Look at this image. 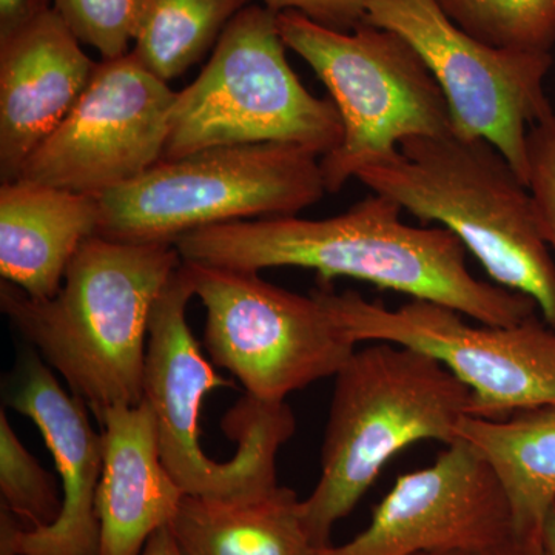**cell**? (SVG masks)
<instances>
[{"mask_svg":"<svg viewBox=\"0 0 555 555\" xmlns=\"http://www.w3.org/2000/svg\"><path fill=\"white\" fill-rule=\"evenodd\" d=\"M401 211L396 201L374 193L338 217L247 219L195 230L173 244L185 262L258 273L309 269L323 284L356 278L488 326H514L537 315L534 299L477 280L451 230L404 224Z\"/></svg>","mask_w":555,"mask_h":555,"instance_id":"cell-1","label":"cell"},{"mask_svg":"<svg viewBox=\"0 0 555 555\" xmlns=\"http://www.w3.org/2000/svg\"><path fill=\"white\" fill-rule=\"evenodd\" d=\"M181 262L175 244L94 235L54 297L33 298L3 280L0 309L100 418L144 401L150 318Z\"/></svg>","mask_w":555,"mask_h":555,"instance_id":"cell-2","label":"cell"},{"mask_svg":"<svg viewBox=\"0 0 555 555\" xmlns=\"http://www.w3.org/2000/svg\"><path fill=\"white\" fill-rule=\"evenodd\" d=\"M357 179L423 224L451 230L496 286L534 299L555 327V262L534 199L491 142L455 131L408 138L393 158Z\"/></svg>","mask_w":555,"mask_h":555,"instance_id":"cell-3","label":"cell"},{"mask_svg":"<svg viewBox=\"0 0 555 555\" xmlns=\"http://www.w3.org/2000/svg\"><path fill=\"white\" fill-rule=\"evenodd\" d=\"M467 415L469 387L436 358L385 341L356 350L335 375L320 481L301 502L317 550L331 545L335 524L356 509L390 459L423 440L455 443Z\"/></svg>","mask_w":555,"mask_h":555,"instance_id":"cell-4","label":"cell"},{"mask_svg":"<svg viewBox=\"0 0 555 555\" xmlns=\"http://www.w3.org/2000/svg\"><path fill=\"white\" fill-rule=\"evenodd\" d=\"M195 297L184 264L159 295L150 318L144 401L155 416L164 465L188 495L240 500L278 488L276 455L295 433V416L284 401L241 398L224 418L225 433L238 441L229 462H217L199 443L204 398L233 387L204 357L190 331L188 306Z\"/></svg>","mask_w":555,"mask_h":555,"instance_id":"cell-5","label":"cell"},{"mask_svg":"<svg viewBox=\"0 0 555 555\" xmlns=\"http://www.w3.org/2000/svg\"><path fill=\"white\" fill-rule=\"evenodd\" d=\"M278 30L326 86L341 116V144L321 159L327 193L393 158L404 139L454 131L443 90L396 31L369 24L332 30L298 11L278 14Z\"/></svg>","mask_w":555,"mask_h":555,"instance_id":"cell-6","label":"cell"},{"mask_svg":"<svg viewBox=\"0 0 555 555\" xmlns=\"http://www.w3.org/2000/svg\"><path fill=\"white\" fill-rule=\"evenodd\" d=\"M278 13L248 5L225 27L206 67L177 91L164 159L222 145L294 144L327 155L341 144L332 100L313 96L295 75Z\"/></svg>","mask_w":555,"mask_h":555,"instance_id":"cell-7","label":"cell"},{"mask_svg":"<svg viewBox=\"0 0 555 555\" xmlns=\"http://www.w3.org/2000/svg\"><path fill=\"white\" fill-rule=\"evenodd\" d=\"M327 190L321 160L294 144L222 145L163 159L100 196V232L126 243H166L195 230L297 217Z\"/></svg>","mask_w":555,"mask_h":555,"instance_id":"cell-8","label":"cell"},{"mask_svg":"<svg viewBox=\"0 0 555 555\" xmlns=\"http://www.w3.org/2000/svg\"><path fill=\"white\" fill-rule=\"evenodd\" d=\"M206 308L204 347L248 396L278 403L318 379L337 375L356 352L328 305L326 288L294 294L258 272L182 261Z\"/></svg>","mask_w":555,"mask_h":555,"instance_id":"cell-9","label":"cell"},{"mask_svg":"<svg viewBox=\"0 0 555 555\" xmlns=\"http://www.w3.org/2000/svg\"><path fill=\"white\" fill-rule=\"evenodd\" d=\"M328 305L350 338L393 343L436 358L470 389V416L503 420L555 403V327L537 315L514 326H474L462 313L412 299L398 309L353 291H328Z\"/></svg>","mask_w":555,"mask_h":555,"instance_id":"cell-10","label":"cell"},{"mask_svg":"<svg viewBox=\"0 0 555 555\" xmlns=\"http://www.w3.org/2000/svg\"><path fill=\"white\" fill-rule=\"evenodd\" d=\"M366 24L406 39L443 90L455 133L491 142L528 185L529 129L554 112L543 87L553 54L480 42L436 0H369Z\"/></svg>","mask_w":555,"mask_h":555,"instance_id":"cell-11","label":"cell"},{"mask_svg":"<svg viewBox=\"0 0 555 555\" xmlns=\"http://www.w3.org/2000/svg\"><path fill=\"white\" fill-rule=\"evenodd\" d=\"M175 98L131 51L98 62L78 104L20 179L96 198L129 184L164 159Z\"/></svg>","mask_w":555,"mask_h":555,"instance_id":"cell-12","label":"cell"},{"mask_svg":"<svg viewBox=\"0 0 555 555\" xmlns=\"http://www.w3.org/2000/svg\"><path fill=\"white\" fill-rule=\"evenodd\" d=\"M505 489L483 456L456 440L433 466L398 477L352 542L315 555H416L480 550L509 539Z\"/></svg>","mask_w":555,"mask_h":555,"instance_id":"cell-13","label":"cell"},{"mask_svg":"<svg viewBox=\"0 0 555 555\" xmlns=\"http://www.w3.org/2000/svg\"><path fill=\"white\" fill-rule=\"evenodd\" d=\"M5 401L39 427L60 470L64 496L56 520L36 529L24 528L2 506L0 555H100L96 494L104 438L91 427L86 401L68 396L35 350L21 358Z\"/></svg>","mask_w":555,"mask_h":555,"instance_id":"cell-14","label":"cell"},{"mask_svg":"<svg viewBox=\"0 0 555 555\" xmlns=\"http://www.w3.org/2000/svg\"><path fill=\"white\" fill-rule=\"evenodd\" d=\"M96 64L53 7L0 38L2 184L20 179L35 150L67 118Z\"/></svg>","mask_w":555,"mask_h":555,"instance_id":"cell-15","label":"cell"},{"mask_svg":"<svg viewBox=\"0 0 555 555\" xmlns=\"http://www.w3.org/2000/svg\"><path fill=\"white\" fill-rule=\"evenodd\" d=\"M104 465L96 494L100 555H142L150 537L177 516L185 492L160 456L149 404H119L100 416Z\"/></svg>","mask_w":555,"mask_h":555,"instance_id":"cell-16","label":"cell"},{"mask_svg":"<svg viewBox=\"0 0 555 555\" xmlns=\"http://www.w3.org/2000/svg\"><path fill=\"white\" fill-rule=\"evenodd\" d=\"M100 198L39 182L0 185V275L33 298L57 294L80 246L100 232Z\"/></svg>","mask_w":555,"mask_h":555,"instance_id":"cell-17","label":"cell"},{"mask_svg":"<svg viewBox=\"0 0 555 555\" xmlns=\"http://www.w3.org/2000/svg\"><path fill=\"white\" fill-rule=\"evenodd\" d=\"M184 555H315L301 502L278 486L251 499L182 496L169 525Z\"/></svg>","mask_w":555,"mask_h":555,"instance_id":"cell-18","label":"cell"},{"mask_svg":"<svg viewBox=\"0 0 555 555\" xmlns=\"http://www.w3.org/2000/svg\"><path fill=\"white\" fill-rule=\"evenodd\" d=\"M456 438L494 469L509 502L514 532L543 535L555 506V403L503 420L467 415L456 427Z\"/></svg>","mask_w":555,"mask_h":555,"instance_id":"cell-19","label":"cell"},{"mask_svg":"<svg viewBox=\"0 0 555 555\" xmlns=\"http://www.w3.org/2000/svg\"><path fill=\"white\" fill-rule=\"evenodd\" d=\"M251 0H147L131 53L164 82L179 78L217 46Z\"/></svg>","mask_w":555,"mask_h":555,"instance_id":"cell-20","label":"cell"},{"mask_svg":"<svg viewBox=\"0 0 555 555\" xmlns=\"http://www.w3.org/2000/svg\"><path fill=\"white\" fill-rule=\"evenodd\" d=\"M467 35L495 49L551 53L555 0H436Z\"/></svg>","mask_w":555,"mask_h":555,"instance_id":"cell-21","label":"cell"},{"mask_svg":"<svg viewBox=\"0 0 555 555\" xmlns=\"http://www.w3.org/2000/svg\"><path fill=\"white\" fill-rule=\"evenodd\" d=\"M0 495L27 529L53 524L62 509L53 478L22 444L5 409L0 411Z\"/></svg>","mask_w":555,"mask_h":555,"instance_id":"cell-22","label":"cell"},{"mask_svg":"<svg viewBox=\"0 0 555 555\" xmlns=\"http://www.w3.org/2000/svg\"><path fill=\"white\" fill-rule=\"evenodd\" d=\"M147 0H53V10L80 43L93 47L102 60L130 53Z\"/></svg>","mask_w":555,"mask_h":555,"instance_id":"cell-23","label":"cell"},{"mask_svg":"<svg viewBox=\"0 0 555 555\" xmlns=\"http://www.w3.org/2000/svg\"><path fill=\"white\" fill-rule=\"evenodd\" d=\"M528 189L543 240L555 251V113L529 129Z\"/></svg>","mask_w":555,"mask_h":555,"instance_id":"cell-24","label":"cell"},{"mask_svg":"<svg viewBox=\"0 0 555 555\" xmlns=\"http://www.w3.org/2000/svg\"><path fill=\"white\" fill-rule=\"evenodd\" d=\"M264 7L280 14L283 11H298L310 21L350 33L366 24L369 0H262Z\"/></svg>","mask_w":555,"mask_h":555,"instance_id":"cell-25","label":"cell"},{"mask_svg":"<svg viewBox=\"0 0 555 555\" xmlns=\"http://www.w3.org/2000/svg\"><path fill=\"white\" fill-rule=\"evenodd\" d=\"M416 555H550L547 554L543 535L526 537L513 534L509 539L496 545L480 547V550L449 551V553H425Z\"/></svg>","mask_w":555,"mask_h":555,"instance_id":"cell-26","label":"cell"},{"mask_svg":"<svg viewBox=\"0 0 555 555\" xmlns=\"http://www.w3.org/2000/svg\"><path fill=\"white\" fill-rule=\"evenodd\" d=\"M51 0H0V38L50 10Z\"/></svg>","mask_w":555,"mask_h":555,"instance_id":"cell-27","label":"cell"},{"mask_svg":"<svg viewBox=\"0 0 555 555\" xmlns=\"http://www.w3.org/2000/svg\"><path fill=\"white\" fill-rule=\"evenodd\" d=\"M142 555H184V553L178 546L169 526H166V528H160L159 531L150 537Z\"/></svg>","mask_w":555,"mask_h":555,"instance_id":"cell-28","label":"cell"},{"mask_svg":"<svg viewBox=\"0 0 555 555\" xmlns=\"http://www.w3.org/2000/svg\"><path fill=\"white\" fill-rule=\"evenodd\" d=\"M543 543H545L547 554L555 555V506L551 509L545 526H543Z\"/></svg>","mask_w":555,"mask_h":555,"instance_id":"cell-29","label":"cell"}]
</instances>
